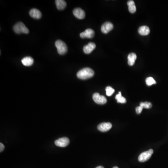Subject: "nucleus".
<instances>
[{"instance_id":"obj_1","label":"nucleus","mask_w":168,"mask_h":168,"mask_svg":"<svg viewBox=\"0 0 168 168\" xmlns=\"http://www.w3.org/2000/svg\"><path fill=\"white\" fill-rule=\"evenodd\" d=\"M94 74H95L94 71L91 68L87 67V68H83L79 71L77 73V76L79 79L85 80L93 77Z\"/></svg>"},{"instance_id":"obj_2","label":"nucleus","mask_w":168,"mask_h":168,"mask_svg":"<svg viewBox=\"0 0 168 168\" xmlns=\"http://www.w3.org/2000/svg\"><path fill=\"white\" fill-rule=\"evenodd\" d=\"M13 30L17 34L25 33L28 34L29 33V29L22 22H18L13 27Z\"/></svg>"},{"instance_id":"obj_3","label":"nucleus","mask_w":168,"mask_h":168,"mask_svg":"<svg viewBox=\"0 0 168 168\" xmlns=\"http://www.w3.org/2000/svg\"><path fill=\"white\" fill-rule=\"evenodd\" d=\"M55 46L57 48V52L60 55H64L67 52V47L65 43L60 40H57L55 42Z\"/></svg>"},{"instance_id":"obj_4","label":"nucleus","mask_w":168,"mask_h":168,"mask_svg":"<svg viewBox=\"0 0 168 168\" xmlns=\"http://www.w3.org/2000/svg\"><path fill=\"white\" fill-rule=\"evenodd\" d=\"M153 152H154L153 150L152 149H149V151L143 152L139 156V161L143 163V162H145L148 160L151 157L152 155L153 154Z\"/></svg>"},{"instance_id":"obj_5","label":"nucleus","mask_w":168,"mask_h":168,"mask_svg":"<svg viewBox=\"0 0 168 168\" xmlns=\"http://www.w3.org/2000/svg\"><path fill=\"white\" fill-rule=\"evenodd\" d=\"M92 99L96 103L98 104L103 105L106 103L107 100L105 96L100 95L99 93H94L92 96Z\"/></svg>"},{"instance_id":"obj_6","label":"nucleus","mask_w":168,"mask_h":168,"mask_svg":"<svg viewBox=\"0 0 168 168\" xmlns=\"http://www.w3.org/2000/svg\"><path fill=\"white\" fill-rule=\"evenodd\" d=\"M69 143V139L65 137L58 139L55 142V145L60 147H65Z\"/></svg>"},{"instance_id":"obj_7","label":"nucleus","mask_w":168,"mask_h":168,"mask_svg":"<svg viewBox=\"0 0 168 168\" xmlns=\"http://www.w3.org/2000/svg\"><path fill=\"white\" fill-rule=\"evenodd\" d=\"M95 31L91 29H87L84 32L80 34V36L82 39H92L95 36Z\"/></svg>"},{"instance_id":"obj_8","label":"nucleus","mask_w":168,"mask_h":168,"mask_svg":"<svg viewBox=\"0 0 168 168\" xmlns=\"http://www.w3.org/2000/svg\"><path fill=\"white\" fill-rule=\"evenodd\" d=\"M113 28V24H112L111 22H107L105 23L101 26V31L102 33H104V34H107L109 32H110V31H112Z\"/></svg>"},{"instance_id":"obj_9","label":"nucleus","mask_w":168,"mask_h":168,"mask_svg":"<svg viewBox=\"0 0 168 168\" xmlns=\"http://www.w3.org/2000/svg\"><path fill=\"white\" fill-rule=\"evenodd\" d=\"M112 125L110 122H104L99 124L98 126V129L101 132H107L112 128Z\"/></svg>"},{"instance_id":"obj_10","label":"nucleus","mask_w":168,"mask_h":168,"mask_svg":"<svg viewBox=\"0 0 168 168\" xmlns=\"http://www.w3.org/2000/svg\"><path fill=\"white\" fill-rule=\"evenodd\" d=\"M73 14L75 17L79 19H83L85 17V12L80 8H76L73 11Z\"/></svg>"},{"instance_id":"obj_11","label":"nucleus","mask_w":168,"mask_h":168,"mask_svg":"<svg viewBox=\"0 0 168 168\" xmlns=\"http://www.w3.org/2000/svg\"><path fill=\"white\" fill-rule=\"evenodd\" d=\"M96 44L92 42H90L87 45L84 46L83 51L86 54H90L95 49Z\"/></svg>"},{"instance_id":"obj_12","label":"nucleus","mask_w":168,"mask_h":168,"mask_svg":"<svg viewBox=\"0 0 168 168\" xmlns=\"http://www.w3.org/2000/svg\"><path fill=\"white\" fill-rule=\"evenodd\" d=\"M29 13L31 17H32L33 18L36 19H39L42 17V14L41 12L37 9H31L30 10Z\"/></svg>"},{"instance_id":"obj_13","label":"nucleus","mask_w":168,"mask_h":168,"mask_svg":"<svg viewBox=\"0 0 168 168\" xmlns=\"http://www.w3.org/2000/svg\"><path fill=\"white\" fill-rule=\"evenodd\" d=\"M22 63L24 66H30L33 65L34 63V60L31 57H27L23 58L22 60Z\"/></svg>"},{"instance_id":"obj_14","label":"nucleus","mask_w":168,"mask_h":168,"mask_svg":"<svg viewBox=\"0 0 168 168\" xmlns=\"http://www.w3.org/2000/svg\"><path fill=\"white\" fill-rule=\"evenodd\" d=\"M138 33L142 36H147L150 33V30L147 26H142L139 28Z\"/></svg>"},{"instance_id":"obj_15","label":"nucleus","mask_w":168,"mask_h":168,"mask_svg":"<svg viewBox=\"0 0 168 168\" xmlns=\"http://www.w3.org/2000/svg\"><path fill=\"white\" fill-rule=\"evenodd\" d=\"M137 58V56L134 53H131L129 54L127 57L128 64L130 66H132L135 63V60Z\"/></svg>"},{"instance_id":"obj_16","label":"nucleus","mask_w":168,"mask_h":168,"mask_svg":"<svg viewBox=\"0 0 168 168\" xmlns=\"http://www.w3.org/2000/svg\"><path fill=\"white\" fill-rule=\"evenodd\" d=\"M57 8L59 10H63L66 6V3L64 0H56L55 1Z\"/></svg>"},{"instance_id":"obj_17","label":"nucleus","mask_w":168,"mask_h":168,"mask_svg":"<svg viewBox=\"0 0 168 168\" xmlns=\"http://www.w3.org/2000/svg\"><path fill=\"white\" fill-rule=\"evenodd\" d=\"M127 5L129 7V10L131 13H134L136 10V6L134 1L131 0L127 1Z\"/></svg>"},{"instance_id":"obj_18","label":"nucleus","mask_w":168,"mask_h":168,"mask_svg":"<svg viewBox=\"0 0 168 168\" xmlns=\"http://www.w3.org/2000/svg\"><path fill=\"white\" fill-rule=\"evenodd\" d=\"M116 99L118 103H125L127 102L126 99L124 97H123V96H122L121 92H120L119 93L116 95Z\"/></svg>"},{"instance_id":"obj_19","label":"nucleus","mask_w":168,"mask_h":168,"mask_svg":"<svg viewBox=\"0 0 168 168\" xmlns=\"http://www.w3.org/2000/svg\"><path fill=\"white\" fill-rule=\"evenodd\" d=\"M146 83L147 86H151L153 84H156V82L152 77H148L146 79Z\"/></svg>"},{"instance_id":"obj_20","label":"nucleus","mask_w":168,"mask_h":168,"mask_svg":"<svg viewBox=\"0 0 168 168\" xmlns=\"http://www.w3.org/2000/svg\"><path fill=\"white\" fill-rule=\"evenodd\" d=\"M140 105L143 108L148 109L151 108L152 105L150 102H141L140 104Z\"/></svg>"},{"instance_id":"obj_21","label":"nucleus","mask_w":168,"mask_h":168,"mask_svg":"<svg viewBox=\"0 0 168 168\" xmlns=\"http://www.w3.org/2000/svg\"><path fill=\"white\" fill-rule=\"evenodd\" d=\"M106 95L108 96H110L114 93L115 90L111 87H107L105 88Z\"/></svg>"},{"instance_id":"obj_22","label":"nucleus","mask_w":168,"mask_h":168,"mask_svg":"<svg viewBox=\"0 0 168 168\" xmlns=\"http://www.w3.org/2000/svg\"><path fill=\"white\" fill-rule=\"evenodd\" d=\"M143 108H142L141 106H139V107H136L135 110H136V113L137 114H140L142 113V111H143Z\"/></svg>"},{"instance_id":"obj_23","label":"nucleus","mask_w":168,"mask_h":168,"mask_svg":"<svg viewBox=\"0 0 168 168\" xmlns=\"http://www.w3.org/2000/svg\"><path fill=\"white\" fill-rule=\"evenodd\" d=\"M4 148L5 147L4 146V144L1 143H0V151H1V152L4 151Z\"/></svg>"},{"instance_id":"obj_24","label":"nucleus","mask_w":168,"mask_h":168,"mask_svg":"<svg viewBox=\"0 0 168 168\" xmlns=\"http://www.w3.org/2000/svg\"><path fill=\"white\" fill-rule=\"evenodd\" d=\"M96 168H104V167H103V166H98V167H96Z\"/></svg>"},{"instance_id":"obj_25","label":"nucleus","mask_w":168,"mask_h":168,"mask_svg":"<svg viewBox=\"0 0 168 168\" xmlns=\"http://www.w3.org/2000/svg\"><path fill=\"white\" fill-rule=\"evenodd\" d=\"M113 168H118V167H116H116H113Z\"/></svg>"}]
</instances>
